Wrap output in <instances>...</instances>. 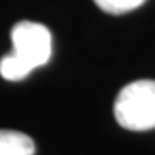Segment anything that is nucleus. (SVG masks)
<instances>
[{
    "label": "nucleus",
    "mask_w": 155,
    "mask_h": 155,
    "mask_svg": "<svg viewBox=\"0 0 155 155\" xmlns=\"http://www.w3.org/2000/svg\"><path fill=\"white\" fill-rule=\"evenodd\" d=\"M119 126L129 131L155 127V79H138L119 91L114 104Z\"/></svg>",
    "instance_id": "2"
},
{
    "label": "nucleus",
    "mask_w": 155,
    "mask_h": 155,
    "mask_svg": "<svg viewBox=\"0 0 155 155\" xmlns=\"http://www.w3.org/2000/svg\"><path fill=\"white\" fill-rule=\"evenodd\" d=\"M14 50L0 61V76L21 81L36 67L45 66L52 55V33L40 22L21 21L11 31Z\"/></svg>",
    "instance_id": "1"
},
{
    "label": "nucleus",
    "mask_w": 155,
    "mask_h": 155,
    "mask_svg": "<svg viewBox=\"0 0 155 155\" xmlns=\"http://www.w3.org/2000/svg\"><path fill=\"white\" fill-rule=\"evenodd\" d=\"M95 4L107 14H126L140 5H143L147 0H93Z\"/></svg>",
    "instance_id": "4"
},
{
    "label": "nucleus",
    "mask_w": 155,
    "mask_h": 155,
    "mask_svg": "<svg viewBox=\"0 0 155 155\" xmlns=\"http://www.w3.org/2000/svg\"><path fill=\"white\" fill-rule=\"evenodd\" d=\"M0 155H35V141L19 131L0 129Z\"/></svg>",
    "instance_id": "3"
}]
</instances>
